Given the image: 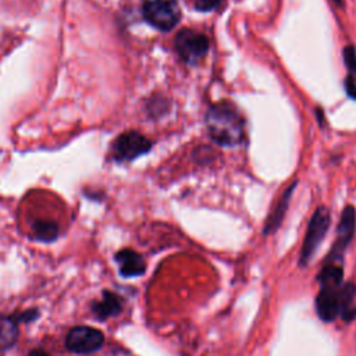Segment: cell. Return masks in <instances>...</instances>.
<instances>
[{
    "label": "cell",
    "mask_w": 356,
    "mask_h": 356,
    "mask_svg": "<svg viewBox=\"0 0 356 356\" xmlns=\"http://www.w3.org/2000/svg\"><path fill=\"white\" fill-rule=\"evenodd\" d=\"M204 124L209 138L220 146H238L245 138V120L231 102L222 100L210 106Z\"/></svg>",
    "instance_id": "cell-1"
},
{
    "label": "cell",
    "mask_w": 356,
    "mask_h": 356,
    "mask_svg": "<svg viewBox=\"0 0 356 356\" xmlns=\"http://www.w3.org/2000/svg\"><path fill=\"white\" fill-rule=\"evenodd\" d=\"M142 15L153 28L168 32L181 21V8L177 0H145Z\"/></svg>",
    "instance_id": "cell-2"
},
{
    "label": "cell",
    "mask_w": 356,
    "mask_h": 356,
    "mask_svg": "<svg viewBox=\"0 0 356 356\" xmlns=\"http://www.w3.org/2000/svg\"><path fill=\"white\" fill-rule=\"evenodd\" d=\"M330 222H331L330 210L325 206H318L314 210V213L307 224L306 235H305L302 250H300V259H299L300 266H303V267L307 266V263L313 257L314 252L317 250V248L325 238V234L330 228Z\"/></svg>",
    "instance_id": "cell-3"
},
{
    "label": "cell",
    "mask_w": 356,
    "mask_h": 356,
    "mask_svg": "<svg viewBox=\"0 0 356 356\" xmlns=\"http://www.w3.org/2000/svg\"><path fill=\"white\" fill-rule=\"evenodd\" d=\"M209 38L191 28L181 29L174 40V47L179 58L189 65H195L203 60L209 51Z\"/></svg>",
    "instance_id": "cell-4"
},
{
    "label": "cell",
    "mask_w": 356,
    "mask_h": 356,
    "mask_svg": "<svg viewBox=\"0 0 356 356\" xmlns=\"http://www.w3.org/2000/svg\"><path fill=\"white\" fill-rule=\"evenodd\" d=\"M104 343V334L89 325H75L65 337V348L78 355H88L99 350Z\"/></svg>",
    "instance_id": "cell-5"
},
{
    "label": "cell",
    "mask_w": 356,
    "mask_h": 356,
    "mask_svg": "<svg viewBox=\"0 0 356 356\" xmlns=\"http://www.w3.org/2000/svg\"><path fill=\"white\" fill-rule=\"evenodd\" d=\"M355 231H356V210L352 204H348L341 213V218L337 228V238L325 259V263H339L342 260L343 253L355 235Z\"/></svg>",
    "instance_id": "cell-6"
},
{
    "label": "cell",
    "mask_w": 356,
    "mask_h": 356,
    "mask_svg": "<svg viewBox=\"0 0 356 356\" xmlns=\"http://www.w3.org/2000/svg\"><path fill=\"white\" fill-rule=\"evenodd\" d=\"M152 149V142L136 131H128L117 136L113 143V157L117 161H132Z\"/></svg>",
    "instance_id": "cell-7"
},
{
    "label": "cell",
    "mask_w": 356,
    "mask_h": 356,
    "mask_svg": "<svg viewBox=\"0 0 356 356\" xmlns=\"http://www.w3.org/2000/svg\"><path fill=\"white\" fill-rule=\"evenodd\" d=\"M342 285H320L316 296V309L323 321L330 323L339 316Z\"/></svg>",
    "instance_id": "cell-8"
},
{
    "label": "cell",
    "mask_w": 356,
    "mask_h": 356,
    "mask_svg": "<svg viewBox=\"0 0 356 356\" xmlns=\"http://www.w3.org/2000/svg\"><path fill=\"white\" fill-rule=\"evenodd\" d=\"M120 266V274L125 278L139 277L146 271V263L142 254L132 249H121L114 256Z\"/></svg>",
    "instance_id": "cell-9"
},
{
    "label": "cell",
    "mask_w": 356,
    "mask_h": 356,
    "mask_svg": "<svg viewBox=\"0 0 356 356\" xmlns=\"http://www.w3.org/2000/svg\"><path fill=\"white\" fill-rule=\"evenodd\" d=\"M296 184H298L296 181L292 182V184L282 192L281 197L278 199V202L275 203L274 209H273L271 213L268 214V217H267V220H266V224H264V228H263V234H264V235L274 234V232L280 228V225H281V222H282V220H284V217H285V214H286V210H288V206H289V202H291V197H292V192H293V189L296 188Z\"/></svg>",
    "instance_id": "cell-10"
},
{
    "label": "cell",
    "mask_w": 356,
    "mask_h": 356,
    "mask_svg": "<svg viewBox=\"0 0 356 356\" xmlns=\"http://www.w3.org/2000/svg\"><path fill=\"white\" fill-rule=\"evenodd\" d=\"M122 310V303L120 296L114 292L104 289L102 292V299L95 300L90 305V312L95 314L97 320H107L108 317L118 316Z\"/></svg>",
    "instance_id": "cell-11"
},
{
    "label": "cell",
    "mask_w": 356,
    "mask_h": 356,
    "mask_svg": "<svg viewBox=\"0 0 356 356\" xmlns=\"http://www.w3.org/2000/svg\"><path fill=\"white\" fill-rule=\"evenodd\" d=\"M18 339L17 320L10 316H0V350L10 349Z\"/></svg>",
    "instance_id": "cell-12"
},
{
    "label": "cell",
    "mask_w": 356,
    "mask_h": 356,
    "mask_svg": "<svg viewBox=\"0 0 356 356\" xmlns=\"http://www.w3.org/2000/svg\"><path fill=\"white\" fill-rule=\"evenodd\" d=\"M355 295L356 285L353 282H345L341 289V317L345 321H352L356 317V306H355Z\"/></svg>",
    "instance_id": "cell-13"
},
{
    "label": "cell",
    "mask_w": 356,
    "mask_h": 356,
    "mask_svg": "<svg viewBox=\"0 0 356 356\" xmlns=\"http://www.w3.org/2000/svg\"><path fill=\"white\" fill-rule=\"evenodd\" d=\"M33 238L40 242H53L58 235V227L50 220H36L32 224Z\"/></svg>",
    "instance_id": "cell-14"
},
{
    "label": "cell",
    "mask_w": 356,
    "mask_h": 356,
    "mask_svg": "<svg viewBox=\"0 0 356 356\" xmlns=\"http://www.w3.org/2000/svg\"><path fill=\"white\" fill-rule=\"evenodd\" d=\"M343 61L350 75L356 74V50L352 44L343 49Z\"/></svg>",
    "instance_id": "cell-15"
},
{
    "label": "cell",
    "mask_w": 356,
    "mask_h": 356,
    "mask_svg": "<svg viewBox=\"0 0 356 356\" xmlns=\"http://www.w3.org/2000/svg\"><path fill=\"white\" fill-rule=\"evenodd\" d=\"M147 110H149V114H152V115H153L154 110H159V114L161 115L164 111L168 110V102L163 96H154L149 102Z\"/></svg>",
    "instance_id": "cell-16"
},
{
    "label": "cell",
    "mask_w": 356,
    "mask_h": 356,
    "mask_svg": "<svg viewBox=\"0 0 356 356\" xmlns=\"http://www.w3.org/2000/svg\"><path fill=\"white\" fill-rule=\"evenodd\" d=\"M225 0H196L195 8L202 13H210L217 10Z\"/></svg>",
    "instance_id": "cell-17"
},
{
    "label": "cell",
    "mask_w": 356,
    "mask_h": 356,
    "mask_svg": "<svg viewBox=\"0 0 356 356\" xmlns=\"http://www.w3.org/2000/svg\"><path fill=\"white\" fill-rule=\"evenodd\" d=\"M38 317H39V312H38V309H29V310L22 312V314H19V316H18V321H22V323L28 324V323L35 321ZM18 321H17V323H18Z\"/></svg>",
    "instance_id": "cell-18"
},
{
    "label": "cell",
    "mask_w": 356,
    "mask_h": 356,
    "mask_svg": "<svg viewBox=\"0 0 356 356\" xmlns=\"http://www.w3.org/2000/svg\"><path fill=\"white\" fill-rule=\"evenodd\" d=\"M345 90H346V95L350 97V99H355L356 100V85H355V79H353V75H348L346 79H345Z\"/></svg>",
    "instance_id": "cell-19"
},
{
    "label": "cell",
    "mask_w": 356,
    "mask_h": 356,
    "mask_svg": "<svg viewBox=\"0 0 356 356\" xmlns=\"http://www.w3.org/2000/svg\"><path fill=\"white\" fill-rule=\"evenodd\" d=\"M316 118H317V121H318V124H320V127H323V122H324V113H323V110L320 108V107H317L316 108Z\"/></svg>",
    "instance_id": "cell-20"
},
{
    "label": "cell",
    "mask_w": 356,
    "mask_h": 356,
    "mask_svg": "<svg viewBox=\"0 0 356 356\" xmlns=\"http://www.w3.org/2000/svg\"><path fill=\"white\" fill-rule=\"evenodd\" d=\"M26 356H50V355L46 352H42V350H31Z\"/></svg>",
    "instance_id": "cell-21"
},
{
    "label": "cell",
    "mask_w": 356,
    "mask_h": 356,
    "mask_svg": "<svg viewBox=\"0 0 356 356\" xmlns=\"http://www.w3.org/2000/svg\"><path fill=\"white\" fill-rule=\"evenodd\" d=\"M337 7H343V0H332Z\"/></svg>",
    "instance_id": "cell-22"
}]
</instances>
